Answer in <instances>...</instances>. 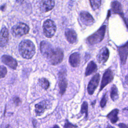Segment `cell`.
<instances>
[{"label":"cell","mask_w":128,"mask_h":128,"mask_svg":"<svg viewBox=\"0 0 128 128\" xmlns=\"http://www.w3.org/2000/svg\"><path fill=\"white\" fill-rule=\"evenodd\" d=\"M19 51L24 58L30 59L34 54L36 49L32 41L26 40L22 41L20 44Z\"/></svg>","instance_id":"cell-1"},{"label":"cell","mask_w":128,"mask_h":128,"mask_svg":"<svg viewBox=\"0 0 128 128\" xmlns=\"http://www.w3.org/2000/svg\"><path fill=\"white\" fill-rule=\"evenodd\" d=\"M64 58V53L62 50L57 48H54L50 51L46 58H48L50 64L52 65H56L62 62Z\"/></svg>","instance_id":"cell-2"},{"label":"cell","mask_w":128,"mask_h":128,"mask_svg":"<svg viewBox=\"0 0 128 128\" xmlns=\"http://www.w3.org/2000/svg\"><path fill=\"white\" fill-rule=\"evenodd\" d=\"M106 29V26L105 25L101 26L96 32L88 38L87 42L90 44H94L101 42L104 38Z\"/></svg>","instance_id":"cell-3"},{"label":"cell","mask_w":128,"mask_h":128,"mask_svg":"<svg viewBox=\"0 0 128 128\" xmlns=\"http://www.w3.org/2000/svg\"><path fill=\"white\" fill-rule=\"evenodd\" d=\"M30 28L28 25L22 22H19L12 28V33L14 36H21L27 34Z\"/></svg>","instance_id":"cell-4"},{"label":"cell","mask_w":128,"mask_h":128,"mask_svg":"<svg viewBox=\"0 0 128 128\" xmlns=\"http://www.w3.org/2000/svg\"><path fill=\"white\" fill-rule=\"evenodd\" d=\"M43 30L46 36L48 38L53 36L56 30V26L54 22L50 20H46L43 24Z\"/></svg>","instance_id":"cell-5"},{"label":"cell","mask_w":128,"mask_h":128,"mask_svg":"<svg viewBox=\"0 0 128 128\" xmlns=\"http://www.w3.org/2000/svg\"><path fill=\"white\" fill-rule=\"evenodd\" d=\"M66 71L64 70H61L58 74V86L60 88V93L62 96L66 91L68 86L66 80Z\"/></svg>","instance_id":"cell-6"},{"label":"cell","mask_w":128,"mask_h":128,"mask_svg":"<svg viewBox=\"0 0 128 128\" xmlns=\"http://www.w3.org/2000/svg\"><path fill=\"white\" fill-rule=\"evenodd\" d=\"M100 79V74H96L94 76H93V77L90 80L87 88V90L89 94L92 95L94 93V92L98 85Z\"/></svg>","instance_id":"cell-7"},{"label":"cell","mask_w":128,"mask_h":128,"mask_svg":"<svg viewBox=\"0 0 128 128\" xmlns=\"http://www.w3.org/2000/svg\"><path fill=\"white\" fill-rule=\"evenodd\" d=\"M114 78V74L112 71L110 70H107L103 74L100 92L108 84L110 83Z\"/></svg>","instance_id":"cell-8"},{"label":"cell","mask_w":128,"mask_h":128,"mask_svg":"<svg viewBox=\"0 0 128 128\" xmlns=\"http://www.w3.org/2000/svg\"><path fill=\"white\" fill-rule=\"evenodd\" d=\"M121 64H124L128 56V42L124 45L118 48Z\"/></svg>","instance_id":"cell-9"},{"label":"cell","mask_w":128,"mask_h":128,"mask_svg":"<svg viewBox=\"0 0 128 128\" xmlns=\"http://www.w3.org/2000/svg\"><path fill=\"white\" fill-rule=\"evenodd\" d=\"M82 22L86 26H91L94 22V19L90 14L87 12H82L80 14Z\"/></svg>","instance_id":"cell-10"},{"label":"cell","mask_w":128,"mask_h":128,"mask_svg":"<svg viewBox=\"0 0 128 128\" xmlns=\"http://www.w3.org/2000/svg\"><path fill=\"white\" fill-rule=\"evenodd\" d=\"M2 61L12 69L16 70L18 65L17 62L12 57L8 55H4L1 58Z\"/></svg>","instance_id":"cell-11"},{"label":"cell","mask_w":128,"mask_h":128,"mask_svg":"<svg viewBox=\"0 0 128 128\" xmlns=\"http://www.w3.org/2000/svg\"><path fill=\"white\" fill-rule=\"evenodd\" d=\"M109 56V51L107 48H102L98 53L96 58L98 62L104 64L106 62Z\"/></svg>","instance_id":"cell-12"},{"label":"cell","mask_w":128,"mask_h":128,"mask_svg":"<svg viewBox=\"0 0 128 128\" xmlns=\"http://www.w3.org/2000/svg\"><path fill=\"white\" fill-rule=\"evenodd\" d=\"M54 48L52 44L48 42L42 41L40 44V49L42 54L46 58L50 51Z\"/></svg>","instance_id":"cell-13"},{"label":"cell","mask_w":128,"mask_h":128,"mask_svg":"<svg viewBox=\"0 0 128 128\" xmlns=\"http://www.w3.org/2000/svg\"><path fill=\"white\" fill-rule=\"evenodd\" d=\"M48 102L46 100H43L35 105V112L37 116L42 115L46 109L48 108Z\"/></svg>","instance_id":"cell-14"},{"label":"cell","mask_w":128,"mask_h":128,"mask_svg":"<svg viewBox=\"0 0 128 128\" xmlns=\"http://www.w3.org/2000/svg\"><path fill=\"white\" fill-rule=\"evenodd\" d=\"M54 6V0H42L40 3V10L43 12H46L52 10Z\"/></svg>","instance_id":"cell-15"},{"label":"cell","mask_w":128,"mask_h":128,"mask_svg":"<svg viewBox=\"0 0 128 128\" xmlns=\"http://www.w3.org/2000/svg\"><path fill=\"white\" fill-rule=\"evenodd\" d=\"M8 41V29L4 27L0 32V46H5Z\"/></svg>","instance_id":"cell-16"},{"label":"cell","mask_w":128,"mask_h":128,"mask_svg":"<svg viewBox=\"0 0 128 128\" xmlns=\"http://www.w3.org/2000/svg\"><path fill=\"white\" fill-rule=\"evenodd\" d=\"M69 62L72 67H76L80 62V55L78 52L72 54L69 58Z\"/></svg>","instance_id":"cell-17"},{"label":"cell","mask_w":128,"mask_h":128,"mask_svg":"<svg viewBox=\"0 0 128 128\" xmlns=\"http://www.w3.org/2000/svg\"><path fill=\"white\" fill-rule=\"evenodd\" d=\"M65 35L67 40L69 42L73 44L76 41L77 36L74 30H67L65 32Z\"/></svg>","instance_id":"cell-18"},{"label":"cell","mask_w":128,"mask_h":128,"mask_svg":"<svg viewBox=\"0 0 128 128\" xmlns=\"http://www.w3.org/2000/svg\"><path fill=\"white\" fill-rule=\"evenodd\" d=\"M97 70L98 67L96 64L93 61H92L88 64L86 68L85 76H86L90 74H92L95 72Z\"/></svg>","instance_id":"cell-19"},{"label":"cell","mask_w":128,"mask_h":128,"mask_svg":"<svg viewBox=\"0 0 128 128\" xmlns=\"http://www.w3.org/2000/svg\"><path fill=\"white\" fill-rule=\"evenodd\" d=\"M118 112L119 110L118 109H114L108 114L106 118L110 120L112 124L116 123L118 120Z\"/></svg>","instance_id":"cell-20"},{"label":"cell","mask_w":128,"mask_h":128,"mask_svg":"<svg viewBox=\"0 0 128 128\" xmlns=\"http://www.w3.org/2000/svg\"><path fill=\"white\" fill-rule=\"evenodd\" d=\"M112 9L113 12L115 14H118L123 16V14L122 12V8L121 4L118 1H114L112 3Z\"/></svg>","instance_id":"cell-21"},{"label":"cell","mask_w":128,"mask_h":128,"mask_svg":"<svg viewBox=\"0 0 128 128\" xmlns=\"http://www.w3.org/2000/svg\"><path fill=\"white\" fill-rule=\"evenodd\" d=\"M110 96L111 99L113 101H116L118 98V88L115 85H112L111 89H110Z\"/></svg>","instance_id":"cell-22"},{"label":"cell","mask_w":128,"mask_h":128,"mask_svg":"<svg viewBox=\"0 0 128 128\" xmlns=\"http://www.w3.org/2000/svg\"><path fill=\"white\" fill-rule=\"evenodd\" d=\"M38 82L42 88L44 90H46L49 88V86H50L49 82L46 78H41L38 80Z\"/></svg>","instance_id":"cell-23"},{"label":"cell","mask_w":128,"mask_h":128,"mask_svg":"<svg viewBox=\"0 0 128 128\" xmlns=\"http://www.w3.org/2000/svg\"><path fill=\"white\" fill-rule=\"evenodd\" d=\"M92 8L94 10H97L101 4V0H90Z\"/></svg>","instance_id":"cell-24"},{"label":"cell","mask_w":128,"mask_h":128,"mask_svg":"<svg viewBox=\"0 0 128 128\" xmlns=\"http://www.w3.org/2000/svg\"><path fill=\"white\" fill-rule=\"evenodd\" d=\"M88 104L86 102H84L81 106L80 112L81 114H85V116L87 118L88 114Z\"/></svg>","instance_id":"cell-25"},{"label":"cell","mask_w":128,"mask_h":128,"mask_svg":"<svg viewBox=\"0 0 128 128\" xmlns=\"http://www.w3.org/2000/svg\"><path fill=\"white\" fill-rule=\"evenodd\" d=\"M107 100H108V98H107V94L106 92L104 94L103 97L101 99V100L100 102V106L101 108L104 107V106H106V104Z\"/></svg>","instance_id":"cell-26"},{"label":"cell","mask_w":128,"mask_h":128,"mask_svg":"<svg viewBox=\"0 0 128 128\" xmlns=\"http://www.w3.org/2000/svg\"><path fill=\"white\" fill-rule=\"evenodd\" d=\"M7 73V70L5 66H0V78H4Z\"/></svg>","instance_id":"cell-27"},{"label":"cell","mask_w":128,"mask_h":128,"mask_svg":"<svg viewBox=\"0 0 128 128\" xmlns=\"http://www.w3.org/2000/svg\"><path fill=\"white\" fill-rule=\"evenodd\" d=\"M78 126L72 124L71 122H68V120H66V122L64 126V128H77Z\"/></svg>","instance_id":"cell-28"},{"label":"cell","mask_w":128,"mask_h":128,"mask_svg":"<svg viewBox=\"0 0 128 128\" xmlns=\"http://www.w3.org/2000/svg\"><path fill=\"white\" fill-rule=\"evenodd\" d=\"M13 100H14V104H15L16 106H18V104H19L20 103V98L18 97H17V96L14 97V98H13Z\"/></svg>","instance_id":"cell-29"},{"label":"cell","mask_w":128,"mask_h":128,"mask_svg":"<svg viewBox=\"0 0 128 128\" xmlns=\"http://www.w3.org/2000/svg\"><path fill=\"white\" fill-rule=\"evenodd\" d=\"M118 126L120 128H128V125L124 123H120Z\"/></svg>","instance_id":"cell-30"},{"label":"cell","mask_w":128,"mask_h":128,"mask_svg":"<svg viewBox=\"0 0 128 128\" xmlns=\"http://www.w3.org/2000/svg\"><path fill=\"white\" fill-rule=\"evenodd\" d=\"M32 122L34 126V127H36V120H34V119H33V120L32 121Z\"/></svg>","instance_id":"cell-31"},{"label":"cell","mask_w":128,"mask_h":128,"mask_svg":"<svg viewBox=\"0 0 128 128\" xmlns=\"http://www.w3.org/2000/svg\"><path fill=\"white\" fill-rule=\"evenodd\" d=\"M125 82H126V84L128 86V74L126 76V78H125Z\"/></svg>","instance_id":"cell-32"},{"label":"cell","mask_w":128,"mask_h":128,"mask_svg":"<svg viewBox=\"0 0 128 128\" xmlns=\"http://www.w3.org/2000/svg\"><path fill=\"white\" fill-rule=\"evenodd\" d=\"M124 22H125V23H126V26L128 28V18H126V20H124Z\"/></svg>","instance_id":"cell-33"},{"label":"cell","mask_w":128,"mask_h":128,"mask_svg":"<svg viewBox=\"0 0 128 128\" xmlns=\"http://www.w3.org/2000/svg\"><path fill=\"white\" fill-rule=\"evenodd\" d=\"M6 7V6L5 4H4V5H3V6H2L0 7V10H4Z\"/></svg>","instance_id":"cell-34"},{"label":"cell","mask_w":128,"mask_h":128,"mask_svg":"<svg viewBox=\"0 0 128 128\" xmlns=\"http://www.w3.org/2000/svg\"><path fill=\"white\" fill-rule=\"evenodd\" d=\"M106 128H114L113 126H110V124H108Z\"/></svg>","instance_id":"cell-35"},{"label":"cell","mask_w":128,"mask_h":128,"mask_svg":"<svg viewBox=\"0 0 128 128\" xmlns=\"http://www.w3.org/2000/svg\"><path fill=\"white\" fill-rule=\"evenodd\" d=\"M60 128V127L58 125H54V126H52V128Z\"/></svg>","instance_id":"cell-36"},{"label":"cell","mask_w":128,"mask_h":128,"mask_svg":"<svg viewBox=\"0 0 128 128\" xmlns=\"http://www.w3.org/2000/svg\"><path fill=\"white\" fill-rule=\"evenodd\" d=\"M6 128H12V127L10 125H8Z\"/></svg>","instance_id":"cell-37"}]
</instances>
